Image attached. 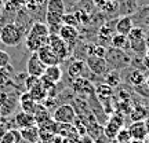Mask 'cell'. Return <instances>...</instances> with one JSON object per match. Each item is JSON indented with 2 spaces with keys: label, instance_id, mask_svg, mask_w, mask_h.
Returning <instances> with one entry per match:
<instances>
[{
  "label": "cell",
  "instance_id": "31",
  "mask_svg": "<svg viewBox=\"0 0 149 143\" xmlns=\"http://www.w3.org/2000/svg\"><path fill=\"white\" fill-rule=\"evenodd\" d=\"M21 133L17 129H10L7 132L3 133V136L0 139V143H19L21 142Z\"/></svg>",
  "mask_w": 149,
  "mask_h": 143
},
{
  "label": "cell",
  "instance_id": "11",
  "mask_svg": "<svg viewBox=\"0 0 149 143\" xmlns=\"http://www.w3.org/2000/svg\"><path fill=\"white\" fill-rule=\"evenodd\" d=\"M36 54L39 55V58L42 59V62L46 65V66H51V65H59L61 64L59 58L55 55V53L53 51V48L50 47L48 44L43 46L42 48H39V50L36 51Z\"/></svg>",
  "mask_w": 149,
  "mask_h": 143
},
{
  "label": "cell",
  "instance_id": "41",
  "mask_svg": "<svg viewBox=\"0 0 149 143\" xmlns=\"http://www.w3.org/2000/svg\"><path fill=\"white\" fill-rule=\"evenodd\" d=\"M95 143H109V139H108L107 136H105V135H102L101 138H98V139H97Z\"/></svg>",
  "mask_w": 149,
  "mask_h": 143
},
{
  "label": "cell",
  "instance_id": "23",
  "mask_svg": "<svg viewBox=\"0 0 149 143\" xmlns=\"http://www.w3.org/2000/svg\"><path fill=\"white\" fill-rule=\"evenodd\" d=\"M57 133L61 135L64 139H70V140H79L80 135L76 132V129L72 124H58Z\"/></svg>",
  "mask_w": 149,
  "mask_h": 143
},
{
  "label": "cell",
  "instance_id": "6",
  "mask_svg": "<svg viewBox=\"0 0 149 143\" xmlns=\"http://www.w3.org/2000/svg\"><path fill=\"white\" fill-rule=\"evenodd\" d=\"M124 117L123 114H119V113H115V114H112L109 118H108V121L105 122V125H104V135L107 136L109 140L111 139H115L116 138L117 132L124 128Z\"/></svg>",
  "mask_w": 149,
  "mask_h": 143
},
{
  "label": "cell",
  "instance_id": "24",
  "mask_svg": "<svg viewBox=\"0 0 149 143\" xmlns=\"http://www.w3.org/2000/svg\"><path fill=\"white\" fill-rule=\"evenodd\" d=\"M126 81H127L128 84H131L133 87H138V85L144 84L145 81H146V77H145L144 72H141L139 69H133L127 72L126 74Z\"/></svg>",
  "mask_w": 149,
  "mask_h": 143
},
{
  "label": "cell",
  "instance_id": "28",
  "mask_svg": "<svg viewBox=\"0 0 149 143\" xmlns=\"http://www.w3.org/2000/svg\"><path fill=\"white\" fill-rule=\"evenodd\" d=\"M46 10L48 12H55L59 15H64L66 12V4H65L64 0H47Z\"/></svg>",
  "mask_w": 149,
  "mask_h": 143
},
{
  "label": "cell",
  "instance_id": "7",
  "mask_svg": "<svg viewBox=\"0 0 149 143\" xmlns=\"http://www.w3.org/2000/svg\"><path fill=\"white\" fill-rule=\"evenodd\" d=\"M46 65L42 62V59L39 58L36 53H32L28 58L26 62V73L31 76H36V77H42L44 72H46Z\"/></svg>",
  "mask_w": 149,
  "mask_h": 143
},
{
  "label": "cell",
  "instance_id": "3",
  "mask_svg": "<svg viewBox=\"0 0 149 143\" xmlns=\"http://www.w3.org/2000/svg\"><path fill=\"white\" fill-rule=\"evenodd\" d=\"M48 46L53 48L55 55L59 58L61 62H64L73 54V46L61 39L58 35H50L48 37Z\"/></svg>",
  "mask_w": 149,
  "mask_h": 143
},
{
  "label": "cell",
  "instance_id": "22",
  "mask_svg": "<svg viewBox=\"0 0 149 143\" xmlns=\"http://www.w3.org/2000/svg\"><path fill=\"white\" fill-rule=\"evenodd\" d=\"M42 77L47 79L48 81H51V83L58 84L59 81L62 80V69H61L59 65H51V66H47V68H46V72H44V74H43Z\"/></svg>",
  "mask_w": 149,
  "mask_h": 143
},
{
  "label": "cell",
  "instance_id": "40",
  "mask_svg": "<svg viewBox=\"0 0 149 143\" xmlns=\"http://www.w3.org/2000/svg\"><path fill=\"white\" fill-rule=\"evenodd\" d=\"M77 143H95V140L91 138L90 135H84V136H80Z\"/></svg>",
  "mask_w": 149,
  "mask_h": 143
},
{
  "label": "cell",
  "instance_id": "42",
  "mask_svg": "<svg viewBox=\"0 0 149 143\" xmlns=\"http://www.w3.org/2000/svg\"><path fill=\"white\" fill-rule=\"evenodd\" d=\"M109 143H120V142H119L117 139H111V140H109Z\"/></svg>",
  "mask_w": 149,
  "mask_h": 143
},
{
  "label": "cell",
  "instance_id": "37",
  "mask_svg": "<svg viewBox=\"0 0 149 143\" xmlns=\"http://www.w3.org/2000/svg\"><path fill=\"white\" fill-rule=\"evenodd\" d=\"M115 139H117L120 143H133V138H131V135H130L127 128H122V129L117 132Z\"/></svg>",
  "mask_w": 149,
  "mask_h": 143
},
{
  "label": "cell",
  "instance_id": "32",
  "mask_svg": "<svg viewBox=\"0 0 149 143\" xmlns=\"http://www.w3.org/2000/svg\"><path fill=\"white\" fill-rule=\"evenodd\" d=\"M130 118L133 121H144L145 118H148V111L144 106H135L130 113Z\"/></svg>",
  "mask_w": 149,
  "mask_h": 143
},
{
  "label": "cell",
  "instance_id": "9",
  "mask_svg": "<svg viewBox=\"0 0 149 143\" xmlns=\"http://www.w3.org/2000/svg\"><path fill=\"white\" fill-rule=\"evenodd\" d=\"M86 70H87L86 59L74 58L72 61H69L68 68H66V73L69 76V79H77V77H83Z\"/></svg>",
  "mask_w": 149,
  "mask_h": 143
},
{
  "label": "cell",
  "instance_id": "47",
  "mask_svg": "<svg viewBox=\"0 0 149 143\" xmlns=\"http://www.w3.org/2000/svg\"><path fill=\"white\" fill-rule=\"evenodd\" d=\"M0 114H1V111H0Z\"/></svg>",
  "mask_w": 149,
  "mask_h": 143
},
{
  "label": "cell",
  "instance_id": "45",
  "mask_svg": "<svg viewBox=\"0 0 149 143\" xmlns=\"http://www.w3.org/2000/svg\"><path fill=\"white\" fill-rule=\"evenodd\" d=\"M0 19H1V12H0Z\"/></svg>",
  "mask_w": 149,
  "mask_h": 143
},
{
  "label": "cell",
  "instance_id": "2",
  "mask_svg": "<svg viewBox=\"0 0 149 143\" xmlns=\"http://www.w3.org/2000/svg\"><path fill=\"white\" fill-rule=\"evenodd\" d=\"M24 33L15 22H7L0 28V41L7 47H15L24 39Z\"/></svg>",
  "mask_w": 149,
  "mask_h": 143
},
{
  "label": "cell",
  "instance_id": "5",
  "mask_svg": "<svg viewBox=\"0 0 149 143\" xmlns=\"http://www.w3.org/2000/svg\"><path fill=\"white\" fill-rule=\"evenodd\" d=\"M76 118V110L70 103H61L53 113V120L58 124H72Z\"/></svg>",
  "mask_w": 149,
  "mask_h": 143
},
{
  "label": "cell",
  "instance_id": "21",
  "mask_svg": "<svg viewBox=\"0 0 149 143\" xmlns=\"http://www.w3.org/2000/svg\"><path fill=\"white\" fill-rule=\"evenodd\" d=\"M108 47L100 43H88L86 44V58L87 57H100V58H105L107 55Z\"/></svg>",
  "mask_w": 149,
  "mask_h": 143
},
{
  "label": "cell",
  "instance_id": "17",
  "mask_svg": "<svg viewBox=\"0 0 149 143\" xmlns=\"http://www.w3.org/2000/svg\"><path fill=\"white\" fill-rule=\"evenodd\" d=\"M133 28H134V22H133V18L130 15L119 17L116 19V22H115L116 33H120V35H126L127 36Z\"/></svg>",
  "mask_w": 149,
  "mask_h": 143
},
{
  "label": "cell",
  "instance_id": "12",
  "mask_svg": "<svg viewBox=\"0 0 149 143\" xmlns=\"http://www.w3.org/2000/svg\"><path fill=\"white\" fill-rule=\"evenodd\" d=\"M116 21H111V22H105L104 25L98 28V33H97V37H98V43L100 44H111V40L113 35L116 33V29H115V25L112 26V23Z\"/></svg>",
  "mask_w": 149,
  "mask_h": 143
},
{
  "label": "cell",
  "instance_id": "19",
  "mask_svg": "<svg viewBox=\"0 0 149 143\" xmlns=\"http://www.w3.org/2000/svg\"><path fill=\"white\" fill-rule=\"evenodd\" d=\"M18 102H19V106H21V110L24 111H28V113H35V110H36V106H37V102L35 101L32 98V95L29 94V92H22L21 95H19V99H18Z\"/></svg>",
  "mask_w": 149,
  "mask_h": 143
},
{
  "label": "cell",
  "instance_id": "15",
  "mask_svg": "<svg viewBox=\"0 0 149 143\" xmlns=\"http://www.w3.org/2000/svg\"><path fill=\"white\" fill-rule=\"evenodd\" d=\"M14 122H15V125L19 128V129L36 125L35 116H33L32 113H28V111H24V110H19L15 114V117H14Z\"/></svg>",
  "mask_w": 149,
  "mask_h": 143
},
{
  "label": "cell",
  "instance_id": "30",
  "mask_svg": "<svg viewBox=\"0 0 149 143\" xmlns=\"http://www.w3.org/2000/svg\"><path fill=\"white\" fill-rule=\"evenodd\" d=\"M28 92L32 95V98L37 102V103H42V102L47 98V91L44 88V85L42 84V81H40V84H37L35 88H32V90L28 91Z\"/></svg>",
  "mask_w": 149,
  "mask_h": 143
},
{
  "label": "cell",
  "instance_id": "16",
  "mask_svg": "<svg viewBox=\"0 0 149 143\" xmlns=\"http://www.w3.org/2000/svg\"><path fill=\"white\" fill-rule=\"evenodd\" d=\"M58 36L61 39H64L65 41H68L69 44L73 46L74 43L79 40L80 32H79V28H74V26H69V25H62L61 29H59Z\"/></svg>",
  "mask_w": 149,
  "mask_h": 143
},
{
  "label": "cell",
  "instance_id": "20",
  "mask_svg": "<svg viewBox=\"0 0 149 143\" xmlns=\"http://www.w3.org/2000/svg\"><path fill=\"white\" fill-rule=\"evenodd\" d=\"M115 95V88H112L111 85H108L107 83H100L98 85H95V96L100 99V102L109 101Z\"/></svg>",
  "mask_w": 149,
  "mask_h": 143
},
{
  "label": "cell",
  "instance_id": "48",
  "mask_svg": "<svg viewBox=\"0 0 149 143\" xmlns=\"http://www.w3.org/2000/svg\"><path fill=\"white\" fill-rule=\"evenodd\" d=\"M0 99H1V96H0Z\"/></svg>",
  "mask_w": 149,
  "mask_h": 143
},
{
  "label": "cell",
  "instance_id": "10",
  "mask_svg": "<svg viewBox=\"0 0 149 143\" xmlns=\"http://www.w3.org/2000/svg\"><path fill=\"white\" fill-rule=\"evenodd\" d=\"M127 129H128V132H130V135H131V138H133L134 142H144L149 135L145 121H134Z\"/></svg>",
  "mask_w": 149,
  "mask_h": 143
},
{
  "label": "cell",
  "instance_id": "13",
  "mask_svg": "<svg viewBox=\"0 0 149 143\" xmlns=\"http://www.w3.org/2000/svg\"><path fill=\"white\" fill-rule=\"evenodd\" d=\"M116 1V15H131L138 10L137 0H115Z\"/></svg>",
  "mask_w": 149,
  "mask_h": 143
},
{
  "label": "cell",
  "instance_id": "8",
  "mask_svg": "<svg viewBox=\"0 0 149 143\" xmlns=\"http://www.w3.org/2000/svg\"><path fill=\"white\" fill-rule=\"evenodd\" d=\"M86 64L87 68L97 76H104L109 70V66L107 64L105 58H100V57H87L86 58Z\"/></svg>",
  "mask_w": 149,
  "mask_h": 143
},
{
  "label": "cell",
  "instance_id": "36",
  "mask_svg": "<svg viewBox=\"0 0 149 143\" xmlns=\"http://www.w3.org/2000/svg\"><path fill=\"white\" fill-rule=\"evenodd\" d=\"M62 22H64V25H69V26H80V22L77 19V17L74 15V12H65L62 17Z\"/></svg>",
  "mask_w": 149,
  "mask_h": 143
},
{
  "label": "cell",
  "instance_id": "29",
  "mask_svg": "<svg viewBox=\"0 0 149 143\" xmlns=\"http://www.w3.org/2000/svg\"><path fill=\"white\" fill-rule=\"evenodd\" d=\"M28 32L33 33V35H37V36H42V37H48L50 36L48 26H47V23H44V22H33L31 29H29Z\"/></svg>",
  "mask_w": 149,
  "mask_h": 143
},
{
  "label": "cell",
  "instance_id": "18",
  "mask_svg": "<svg viewBox=\"0 0 149 143\" xmlns=\"http://www.w3.org/2000/svg\"><path fill=\"white\" fill-rule=\"evenodd\" d=\"M33 116H35V121H36L37 127H42L43 124H46L50 120H53V113H50V110L46 109L42 103H37L36 110L33 113Z\"/></svg>",
  "mask_w": 149,
  "mask_h": 143
},
{
  "label": "cell",
  "instance_id": "1",
  "mask_svg": "<svg viewBox=\"0 0 149 143\" xmlns=\"http://www.w3.org/2000/svg\"><path fill=\"white\" fill-rule=\"evenodd\" d=\"M105 59H107V64L109 66V69L112 70L127 69L128 66L131 65V57L127 54V51H123V50L111 47V46L107 50Z\"/></svg>",
  "mask_w": 149,
  "mask_h": 143
},
{
  "label": "cell",
  "instance_id": "38",
  "mask_svg": "<svg viewBox=\"0 0 149 143\" xmlns=\"http://www.w3.org/2000/svg\"><path fill=\"white\" fill-rule=\"evenodd\" d=\"M24 84H25V88H26L28 91H31L32 88H35L37 84H40V77L28 74L26 77H25V80H24Z\"/></svg>",
  "mask_w": 149,
  "mask_h": 143
},
{
  "label": "cell",
  "instance_id": "27",
  "mask_svg": "<svg viewBox=\"0 0 149 143\" xmlns=\"http://www.w3.org/2000/svg\"><path fill=\"white\" fill-rule=\"evenodd\" d=\"M19 133H21V138L24 140H26L28 143H36L39 140V127L37 125L22 128V129H19Z\"/></svg>",
  "mask_w": 149,
  "mask_h": 143
},
{
  "label": "cell",
  "instance_id": "34",
  "mask_svg": "<svg viewBox=\"0 0 149 143\" xmlns=\"http://www.w3.org/2000/svg\"><path fill=\"white\" fill-rule=\"evenodd\" d=\"M128 36V40L130 43H134V41H141V40H145L146 39V35H145L144 29L142 28H138V26H134L130 33L127 35Z\"/></svg>",
  "mask_w": 149,
  "mask_h": 143
},
{
  "label": "cell",
  "instance_id": "44",
  "mask_svg": "<svg viewBox=\"0 0 149 143\" xmlns=\"http://www.w3.org/2000/svg\"><path fill=\"white\" fill-rule=\"evenodd\" d=\"M144 142H145V143H149V138H148V139H145Z\"/></svg>",
  "mask_w": 149,
  "mask_h": 143
},
{
  "label": "cell",
  "instance_id": "26",
  "mask_svg": "<svg viewBox=\"0 0 149 143\" xmlns=\"http://www.w3.org/2000/svg\"><path fill=\"white\" fill-rule=\"evenodd\" d=\"M102 80H104V83H107L108 85H111L112 88H116V87H119V85L122 84V74H120L119 70L109 69L107 73L104 74Z\"/></svg>",
  "mask_w": 149,
  "mask_h": 143
},
{
  "label": "cell",
  "instance_id": "35",
  "mask_svg": "<svg viewBox=\"0 0 149 143\" xmlns=\"http://www.w3.org/2000/svg\"><path fill=\"white\" fill-rule=\"evenodd\" d=\"M72 125L74 127L76 132L79 133L80 136H84V135H87V124H86V121L83 120V118H80V117L76 116V118H74L73 122H72Z\"/></svg>",
  "mask_w": 149,
  "mask_h": 143
},
{
  "label": "cell",
  "instance_id": "14",
  "mask_svg": "<svg viewBox=\"0 0 149 143\" xmlns=\"http://www.w3.org/2000/svg\"><path fill=\"white\" fill-rule=\"evenodd\" d=\"M48 37H42V36H37V35H33V33L28 32L26 37H25V44H26V48L31 51V53H36L39 48H42L43 46L48 44Z\"/></svg>",
  "mask_w": 149,
  "mask_h": 143
},
{
  "label": "cell",
  "instance_id": "4",
  "mask_svg": "<svg viewBox=\"0 0 149 143\" xmlns=\"http://www.w3.org/2000/svg\"><path fill=\"white\" fill-rule=\"evenodd\" d=\"M70 88L76 95L79 96H88L95 94V85L93 81L84 79V77H77V79H70Z\"/></svg>",
  "mask_w": 149,
  "mask_h": 143
},
{
  "label": "cell",
  "instance_id": "33",
  "mask_svg": "<svg viewBox=\"0 0 149 143\" xmlns=\"http://www.w3.org/2000/svg\"><path fill=\"white\" fill-rule=\"evenodd\" d=\"M11 73H13V68L10 65L7 68H0V87L13 84L11 81Z\"/></svg>",
  "mask_w": 149,
  "mask_h": 143
},
{
  "label": "cell",
  "instance_id": "39",
  "mask_svg": "<svg viewBox=\"0 0 149 143\" xmlns=\"http://www.w3.org/2000/svg\"><path fill=\"white\" fill-rule=\"evenodd\" d=\"M11 62V58H10V54L0 50V68H7Z\"/></svg>",
  "mask_w": 149,
  "mask_h": 143
},
{
  "label": "cell",
  "instance_id": "46",
  "mask_svg": "<svg viewBox=\"0 0 149 143\" xmlns=\"http://www.w3.org/2000/svg\"><path fill=\"white\" fill-rule=\"evenodd\" d=\"M3 1H4V3H6V1H8V0H3Z\"/></svg>",
  "mask_w": 149,
  "mask_h": 143
},
{
  "label": "cell",
  "instance_id": "25",
  "mask_svg": "<svg viewBox=\"0 0 149 143\" xmlns=\"http://www.w3.org/2000/svg\"><path fill=\"white\" fill-rule=\"evenodd\" d=\"M111 47L119 48V50H123V51H128V50H130V40H128V36L120 35V33H115L113 37H112V40H111Z\"/></svg>",
  "mask_w": 149,
  "mask_h": 143
},
{
  "label": "cell",
  "instance_id": "43",
  "mask_svg": "<svg viewBox=\"0 0 149 143\" xmlns=\"http://www.w3.org/2000/svg\"><path fill=\"white\" fill-rule=\"evenodd\" d=\"M145 83H146V85L149 87V77H146V81H145Z\"/></svg>",
  "mask_w": 149,
  "mask_h": 143
}]
</instances>
